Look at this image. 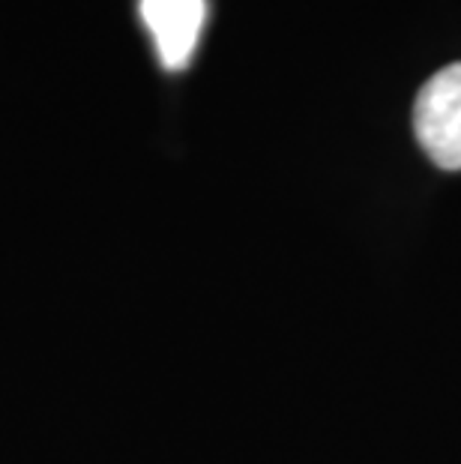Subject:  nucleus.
Here are the masks:
<instances>
[{
    "label": "nucleus",
    "instance_id": "f257e3e1",
    "mask_svg": "<svg viewBox=\"0 0 461 464\" xmlns=\"http://www.w3.org/2000/svg\"><path fill=\"white\" fill-rule=\"evenodd\" d=\"M414 132L428 160L461 171V63H449L423 84L414 102Z\"/></svg>",
    "mask_w": 461,
    "mask_h": 464
},
{
    "label": "nucleus",
    "instance_id": "f03ea898",
    "mask_svg": "<svg viewBox=\"0 0 461 464\" xmlns=\"http://www.w3.org/2000/svg\"><path fill=\"white\" fill-rule=\"evenodd\" d=\"M139 9L156 43L159 63L168 72L189 66L207 18V0H139Z\"/></svg>",
    "mask_w": 461,
    "mask_h": 464
}]
</instances>
